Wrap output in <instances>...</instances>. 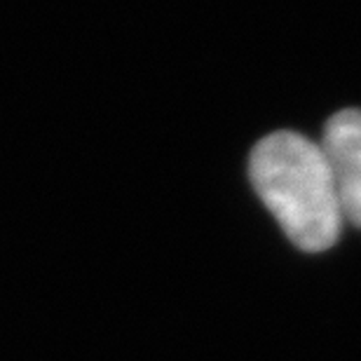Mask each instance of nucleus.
Listing matches in <instances>:
<instances>
[{
  "instance_id": "nucleus-2",
  "label": "nucleus",
  "mask_w": 361,
  "mask_h": 361,
  "mask_svg": "<svg viewBox=\"0 0 361 361\" xmlns=\"http://www.w3.org/2000/svg\"><path fill=\"white\" fill-rule=\"evenodd\" d=\"M345 221L361 228V111L345 108L331 115L322 136Z\"/></svg>"
},
{
  "instance_id": "nucleus-1",
  "label": "nucleus",
  "mask_w": 361,
  "mask_h": 361,
  "mask_svg": "<svg viewBox=\"0 0 361 361\" xmlns=\"http://www.w3.org/2000/svg\"><path fill=\"white\" fill-rule=\"evenodd\" d=\"M249 176L258 197L302 251H326L343 233V209L319 141L295 132L263 136L251 150Z\"/></svg>"
}]
</instances>
